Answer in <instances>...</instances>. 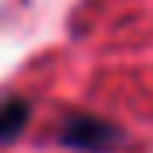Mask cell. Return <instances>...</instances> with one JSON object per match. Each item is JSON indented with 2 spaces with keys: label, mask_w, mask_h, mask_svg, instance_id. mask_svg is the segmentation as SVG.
I'll return each mask as SVG.
<instances>
[{
  "label": "cell",
  "mask_w": 153,
  "mask_h": 153,
  "mask_svg": "<svg viewBox=\"0 0 153 153\" xmlns=\"http://www.w3.org/2000/svg\"><path fill=\"white\" fill-rule=\"evenodd\" d=\"M118 139H122V132L97 115L73 111L59 125V143L73 146V150H87V153H108L111 146H118Z\"/></svg>",
  "instance_id": "obj_1"
},
{
  "label": "cell",
  "mask_w": 153,
  "mask_h": 153,
  "mask_svg": "<svg viewBox=\"0 0 153 153\" xmlns=\"http://www.w3.org/2000/svg\"><path fill=\"white\" fill-rule=\"evenodd\" d=\"M25 122H28V105L21 97L0 101V139H14Z\"/></svg>",
  "instance_id": "obj_2"
}]
</instances>
